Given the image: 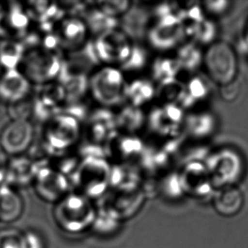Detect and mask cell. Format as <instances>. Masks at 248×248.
<instances>
[{
  "label": "cell",
  "instance_id": "obj_1",
  "mask_svg": "<svg viewBox=\"0 0 248 248\" xmlns=\"http://www.w3.org/2000/svg\"><path fill=\"white\" fill-rule=\"evenodd\" d=\"M125 86L120 68L99 65L89 75L88 97L96 106L115 109L124 104Z\"/></svg>",
  "mask_w": 248,
  "mask_h": 248
},
{
  "label": "cell",
  "instance_id": "obj_2",
  "mask_svg": "<svg viewBox=\"0 0 248 248\" xmlns=\"http://www.w3.org/2000/svg\"><path fill=\"white\" fill-rule=\"evenodd\" d=\"M186 111L174 104L155 102L146 109V125L142 138L161 142L183 136Z\"/></svg>",
  "mask_w": 248,
  "mask_h": 248
},
{
  "label": "cell",
  "instance_id": "obj_3",
  "mask_svg": "<svg viewBox=\"0 0 248 248\" xmlns=\"http://www.w3.org/2000/svg\"><path fill=\"white\" fill-rule=\"evenodd\" d=\"M204 165L213 186L217 189L236 186L245 174L244 158L238 150L231 147L210 149Z\"/></svg>",
  "mask_w": 248,
  "mask_h": 248
},
{
  "label": "cell",
  "instance_id": "obj_4",
  "mask_svg": "<svg viewBox=\"0 0 248 248\" xmlns=\"http://www.w3.org/2000/svg\"><path fill=\"white\" fill-rule=\"evenodd\" d=\"M238 67L237 54L232 44L217 40L205 47L202 70L212 83L222 87L234 82Z\"/></svg>",
  "mask_w": 248,
  "mask_h": 248
},
{
  "label": "cell",
  "instance_id": "obj_5",
  "mask_svg": "<svg viewBox=\"0 0 248 248\" xmlns=\"http://www.w3.org/2000/svg\"><path fill=\"white\" fill-rule=\"evenodd\" d=\"M185 40L183 25L175 14L150 17L144 44L154 54H173Z\"/></svg>",
  "mask_w": 248,
  "mask_h": 248
},
{
  "label": "cell",
  "instance_id": "obj_6",
  "mask_svg": "<svg viewBox=\"0 0 248 248\" xmlns=\"http://www.w3.org/2000/svg\"><path fill=\"white\" fill-rule=\"evenodd\" d=\"M82 137V124L68 114L59 113L47 121L45 141L51 156L75 150Z\"/></svg>",
  "mask_w": 248,
  "mask_h": 248
},
{
  "label": "cell",
  "instance_id": "obj_7",
  "mask_svg": "<svg viewBox=\"0 0 248 248\" xmlns=\"http://www.w3.org/2000/svg\"><path fill=\"white\" fill-rule=\"evenodd\" d=\"M92 42L99 64L118 68L127 60L133 44L120 27L93 37Z\"/></svg>",
  "mask_w": 248,
  "mask_h": 248
},
{
  "label": "cell",
  "instance_id": "obj_8",
  "mask_svg": "<svg viewBox=\"0 0 248 248\" xmlns=\"http://www.w3.org/2000/svg\"><path fill=\"white\" fill-rule=\"evenodd\" d=\"M116 132L114 109L95 106L82 124L81 139L94 144L105 146Z\"/></svg>",
  "mask_w": 248,
  "mask_h": 248
},
{
  "label": "cell",
  "instance_id": "obj_9",
  "mask_svg": "<svg viewBox=\"0 0 248 248\" xmlns=\"http://www.w3.org/2000/svg\"><path fill=\"white\" fill-rule=\"evenodd\" d=\"M111 163L107 158L81 159L77 171L71 175L80 187L88 192H100L109 183Z\"/></svg>",
  "mask_w": 248,
  "mask_h": 248
},
{
  "label": "cell",
  "instance_id": "obj_10",
  "mask_svg": "<svg viewBox=\"0 0 248 248\" xmlns=\"http://www.w3.org/2000/svg\"><path fill=\"white\" fill-rule=\"evenodd\" d=\"M218 128V117L209 108L186 112L183 135L187 141L207 144Z\"/></svg>",
  "mask_w": 248,
  "mask_h": 248
},
{
  "label": "cell",
  "instance_id": "obj_11",
  "mask_svg": "<svg viewBox=\"0 0 248 248\" xmlns=\"http://www.w3.org/2000/svg\"><path fill=\"white\" fill-rule=\"evenodd\" d=\"M106 157L111 164L136 165L145 147L140 135L116 132L104 146Z\"/></svg>",
  "mask_w": 248,
  "mask_h": 248
},
{
  "label": "cell",
  "instance_id": "obj_12",
  "mask_svg": "<svg viewBox=\"0 0 248 248\" xmlns=\"http://www.w3.org/2000/svg\"><path fill=\"white\" fill-rule=\"evenodd\" d=\"M183 93L180 106L186 112L207 108L211 97V81L201 71L196 74L181 76Z\"/></svg>",
  "mask_w": 248,
  "mask_h": 248
},
{
  "label": "cell",
  "instance_id": "obj_13",
  "mask_svg": "<svg viewBox=\"0 0 248 248\" xmlns=\"http://www.w3.org/2000/svg\"><path fill=\"white\" fill-rule=\"evenodd\" d=\"M54 31L64 54L80 49L92 39L81 17L64 16L56 22Z\"/></svg>",
  "mask_w": 248,
  "mask_h": 248
},
{
  "label": "cell",
  "instance_id": "obj_14",
  "mask_svg": "<svg viewBox=\"0 0 248 248\" xmlns=\"http://www.w3.org/2000/svg\"><path fill=\"white\" fill-rule=\"evenodd\" d=\"M34 129L28 121L13 120L0 134V146L10 155H20L27 151L33 141Z\"/></svg>",
  "mask_w": 248,
  "mask_h": 248
},
{
  "label": "cell",
  "instance_id": "obj_15",
  "mask_svg": "<svg viewBox=\"0 0 248 248\" xmlns=\"http://www.w3.org/2000/svg\"><path fill=\"white\" fill-rule=\"evenodd\" d=\"M174 163V158L160 146L145 140L144 149L136 165L142 176L156 178L172 170Z\"/></svg>",
  "mask_w": 248,
  "mask_h": 248
},
{
  "label": "cell",
  "instance_id": "obj_16",
  "mask_svg": "<svg viewBox=\"0 0 248 248\" xmlns=\"http://www.w3.org/2000/svg\"><path fill=\"white\" fill-rule=\"evenodd\" d=\"M156 100V84L147 75L126 78L124 103L147 109Z\"/></svg>",
  "mask_w": 248,
  "mask_h": 248
},
{
  "label": "cell",
  "instance_id": "obj_17",
  "mask_svg": "<svg viewBox=\"0 0 248 248\" xmlns=\"http://www.w3.org/2000/svg\"><path fill=\"white\" fill-rule=\"evenodd\" d=\"M182 189L195 194H203L213 186L203 161L185 162L177 170Z\"/></svg>",
  "mask_w": 248,
  "mask_h": 248
},
{
  "label": "cell",
  "instance_id": "obj_18",
  "mask_svg": "<svg viewBox=\"0 0 248 248\" xmlns=\"http://www.w3.org/2000/svg\"><path fill=\"white\" fill-rule=\"evenodd\" d=\"M62 58L59 54L44 49L37 52L30 62L31 78L41 84L57 81L62 65Z\"/></svg>",
  "mask_w": 248,
  "mask_h": 248
},
{
  "label": "cell",
  "instance_id": "obj_19",
  "mask_svg": "<svg viewBox=\"0 0 248 248\" xmlns=\"http://www.w3.org/2000/svg\"><path fill=\"white\" fill-rule=\"evenodd\" d=\"M57 81L64 87L66 103L88 98L89 75L71 69L63 61Z\"/></svg>",
  "mask_w": 248,
  "mask_h": 248
},
{
  "label": "cell",
  "instance_id": "obj_20",
  "mask_svg": "<svg viewBox=\"0 0 248 248\" xmlns=\"http://www.w3.org/2000/svg\"><path fill=\"white\" fill-rule=\"evenodd\" d=\"M114 114L118 132L140 136L144 133L146 125L145 109L124 103L114 109Z\"/></svg>",
  "mask_w": 248,
  "mask_h": 248
},
{
  "label": "cell",
  "instance_id": "obj_21",
  "mask_svg": "<svg viewBox=\"0 0 248 248\" xmlns=\"http://www.w3.org/2000/svg\"><path fill=\"white\" fill-rule=\"evenodd\" d=\"M245 203L244 194L236 186L217 189L213 197V205L218 215L232 218L242 211Z\"/></svg>",
  "mask_w": 248,
  "mask_h": 248
},
{
  "label": "cell",
  "instance_id": "obj_22",
  "mask_svg": "<svg viewBox=\"0 0 248 248\" xmlns=\"http://www.w3.org/2000/svg\"><path fill=\"white\" fill-rule=\"evenodd\" d=\"M147 76L158 85L181 78V66L174 54H154Z\"/></svg>",
  "mask_w": 248,
  "mask_h": 248
},
{
  "label": "cell",
  "instance_id": "obj_23",
  "mask_svg": "<svg viewBox=\"0 0 248 248\" xmlns=\"http://www.w3.org/2000/svg\"><path fill=\"white\" fill-rule=\"evenodd\" d=\"M30 91L26 77L16 71H9L0 78V100L13 104L25 100Z\"/></svg>",
  "mask_w": 248,
  "mask_h": 248
},
{
  "label": "cell",
  "instance_id": "obj_24",
  "mask_svg": "<svg viewBox=\"0 0 248 248\" xmlns=\"http://www.w3.org/2000/svg\"><path fill=\"white\" fill-rule=\"evenodd\" d=\"M204 47L189 40H185L174 54L181 69V76L196 74L202 71Z\"/></svg>",
  "mask_w": 248,
  "mask_h": 248
},
{
  "label": "cell",
  "instance_id": "obj_25",
  "mask_svg": "<svg viewBox=\"0 0 248 248\" xmlns=\"http://www.w3.org/2000/svg\"><path fill=\"white\" fill-rule=\"evenodd\" d=\"M67 179L52 167L43 168L37 174V191L44 198H57L66 190Z\"/></svg>",
  "mask_w": 248,
  "mask_h": 248
},
{
  "label": "cell",
  "instance_id": "obj_26",
  "mask_svg": "<svg viewBox=\"0 0 248 248\" xmlns=\"http://www.w3.org/2000/svg\"><path fill=\"white\" fill-rule=\"evenodd\" d=\"M154 54L144 43L133 42L131 54L124 64L119 68L126 78L144 75L145 71H148Z\"/></svg>",
  "mask_w": 248,
  "mask_h": 248
},
{
  "label": "cell",
  "instance_id": "obj_27",
  "mask_svg": "<svg viewBox=\"0 0 248 248\" xmlns=\"http://www.w3.org/2000/svg\"><path fill=\"white\" fill-rule=\"evenodd\" d=\"M62 61L71 69L88 75L100 65L96 57L92 39L80 49L64 54Z\"/></svg>",
  "mask_w": 248,
  "mask_h": 248
},
{
  "label": "cell",
  "instance_id": "obj_28",
  "mask_svg": "<svg viewBox=\"0 0 248 248\" xmlns=\"http://www.w3.org/2000/svg\"><path fill=\"white\" fill-rule=\"evenodd\" d=\"M81 18L87 25L92 38L120 27V20L106 16L97 7L94 6L93 1H91L90 6Z\"/></svg>",
  "mask_w": 248,
  "mask_h": 248
},
{
  "label": "cell",
  "instance_id": "obj_29",
  "mask_svg": "<svg viewBox=\"0 0 248 248\" xmlns=\"http://www.w3.org/2000/svg\"><path fill=\"white\" fill-rule=\"evenodd\" d=\"M174 14L183 27L195 26L206 18L200 2H175Z\"/></svg>",
  "mask_w": 248,
  "mask_h": 248
},
{
  "label": "cell",
  "instance_id": "obj_30",
  "mask_svg": "<svg viewBox=\"0 0 248 248\" xmlns=\"http://www.w3.org/2000/svg\"><path fill=\"white\" fill-rule=\"evenodd\" d=\"M22 202L20 197L14 191L3 189L0 191V219L13 221L21 214Z\"/></svg>",
  "mask_w": 248,
  "mask_h": 248
},
{
  "label": "cell",
  "instance_id": "obj_31",
  "mask_svg": "<svg viewBox=\"0 0 248 248\" xmlns=\"http://www.w3.org/2000/svg\"><path fill=\"white\" fill-rule=\"evenodd\" d=\"M183 93V81L181 78L156 85V100L161 104H180Z\"/></svg>",
  "mask_w": 248,
  "mask_h": 248
},
{
  "label": "cell",
  "instance_id": "obj_32",
  "mask_svg": "<svg viewBox=\"0 0 248 248\" xmlns=\"http://www.w3.org/2000/svg\"><path fill=\"white\" fill-rule=\"evenodd\" d=\"M81 158L75 150L63 153L61 155H54L51 167L55 170L64 174L66 177H71L78 170L81 164Z\"/></svg>",
  "mask_w": 248,
  "mask_h": 248
},
{
  "label": "cell",
  "instance_id": "obj_33",
  "mask_svg": "<svg viewBox=\"0 0 248 248\" xmlns=\"http://www.w3.org/2000/svg\"><path fill=\"white\" fill-rule=\"evenodd\" d=\"M94 6L108 16L121 20L133 5V1L118 0V1H93Z\"/></svg>",
  "mask_w": 248,
  "mask_h": 248
},
{
  "label": "cell",
  "instance_id": "obj_34",
  "mask_svg": "<svg viewBox=\"0 0 248 248\" xmlns=\"http://www.w3.org/2000/svg\"><path fill=\"white\" fill-rule=\"evenodd\" d=\"M91 104L92 102L89 97L82 100L66 103L61 108V113L70 115L83 124L93 108Z\"/></svg>",
  "mask_w": 248,
  "mask_h": 248
},
{
  "label": "cell",
  "instance_id": "obj_35",
  "mask_svg": "<svg viewBox=\"0 0 248 248\" xmlns=\"http://www.w3.org/2000/svg\"><path fill=\"white\" fill-rule=\"evenodd\" d=\"M200 3L205 16L214 20L226 16L232 9V2L225 0H208Z\"/></svg>",
  "mask_w": 248,
  "mask_h": 248
},
{
  "label": "cell",
  "instance_id": "obj_36",
  "mask_svg": "<svg viewBox=\"0 0 248 248\" xmlns=\"http://www.w3.org/2000/svg\"><path fill=\"white\" fill-rule=\"evenodd\" d=\"M76 151L81 159L88 158H107L104 146L94 144L83 139H81V141H79Z\"/></svg>",
  "mask_w": 248,
  "mask_h": 248
},
{
  "label": "cell",
  "instance_id": "obj_37",
  "mask_svg": "<svg viewBox=\"0 0 248 248\" xmlns=\"http://www.w3.org/2000/svg\"><path fill=\"white\" fill-rule=\"evenodd\" d=\"M58 5L64 16L82 17L91 4V1H63Z\"/></svg>",
  "mask_w": 248,
  "mask_h": 248
},
{
  "label": "cell",
  "instance_id": "obj_38",
  "mask_svg": "<svg viewBox=\"0 0 248 248\" xmlns=\"http://www.w3.org/2000/svg\"><path fill=\"white\" fill-rule=\"evenodd\" d=\"M219 88H220L219 93H220L222 99L226 102H232V101L235 100L238 96L239 91H240L238 85L236 84V81L232 83L227 84L225 86L219 87Z\"/></svg>",
  "mask_w": 248,
  "mask_h": 248
},
{
  "label": "cell",
  "instance_id": "obj_39",
  "mask_svg": "<svg viewBox=\"0 0 248 248\" xmlns=\"http://www.w3.org/2000/svg\"><path fill=\"white\" fill-rule=\"evenodd\" d=\"M6 172V168H5V162L2 155L0 154V181L3 180V178L5 175Z\"/></svg>",
  "mask_w": 248,
  "mask_h": 248
},
{
  "label": "cell",
  "instance_id": "obj_40",
  "mask_svg": "<svg viewBox=\"0 0 248 248\" xmlns=\"http://www.w3.org/2000/svg\"><path fill=\"white\" fill-rule=\"evenodd\" d=\"M245 41H246V43H247V45H248V28H247V32H246Z\"/></svg>",
  "mask_w": 248,
  "mask_h": 248
}]
</instances>
